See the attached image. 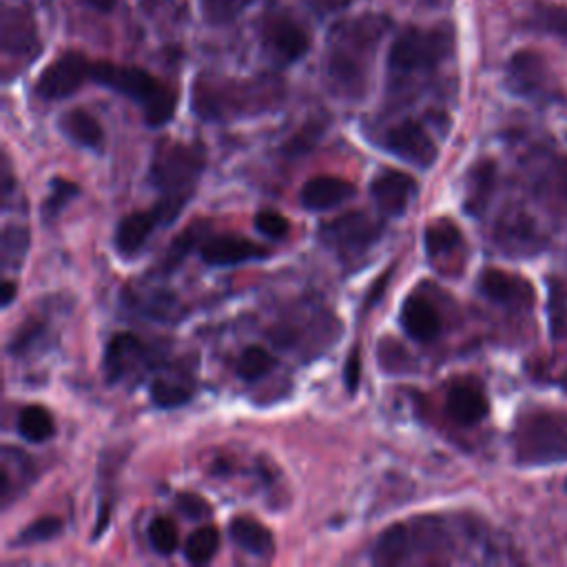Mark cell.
Instances as JSON below:
<instances>
[{
    "instance_id": "cell-15",
    "label": "cell",
    "mask_w": 567,
    "mask_h": 567,
    "mask_svg": "<svg viewBox=\"0 0 567 567\" xmlns=\"http://www.w3.org/2000/svg\"><path fill=\"white\" fill-rule=\"evenodd\" d=\"M354 193H357V186L346 177L315 175L301 186L299 202L308 210H328L348 202L350 197H354Z\"/></svg>"
},
{
    "instance_id": "cell-26",
    "label": "cell",
    "mask_w": 567,
    "mask_h": 567,
    "mask_svg": "<svg viewBox=\"0 0 567 567\" xmlns=\"http://www.w3.org/2000/svg\"><path fill=\"white\" fill-rule=\"evenodd\" d=\"M494 188V164L492 162H481L472 168L470 179H467V197H465V208L472 215H478Z\"/></svg>"
},
{
    "instance_id": "cell-21",
    "label": "cell",
    "mask_w": 567,
    "mask_h": 567,
    "mask_svg": "<svg viewBox=\"0 0 567 567\" xmlns=\"http://www.w3.org/2000/svg\"><path fill=\"white\" fill-rule=\"evenodd\" d=\"M230 538L237 547L244 551H250L255 556H270L272 554V534L268 527H264L259 520L250 516H235L228 525Z\"/></svg>"
},
{
    "instance_id": "cell-13",
    "label": "cell",
    "mask_w": 567,
    "mask_h": 567,
    "mask_svg": "<svg viewBox=\"0 0 567 567\" xmlns=\"http://www.w3.org/2000/svg\"><path fill=\"white\" fill-rule=\"evenodd\" d=\"M370 195L383 215H401L416 197V182L403 171L383 168L370 184Z\"/></svg>"
},
{
    "instance_id": "cell-31",
    "label": "cell",
    "mask_w": 567,
    "mask_h": 567,
    "mask_svg": "<svg viewBox=\"0 0 567 567\" xmlns=\"http://www.w3.org/2000/svg\"><path fill=\"white\" fill-rule=\"evenodd\" d=\"M202 237H204V228H202V224H199V221H195V224L186 226V228L182 230V235H177V237L171 241V246H168V250H166V257H164L162 266H164L166 270H168V268H173V266H177V264L188 255V250H190V248H195V244H197V241H202Z\"/></svg>"
},
{
    "instance_id": "cell-18",
    "label": "cell",
    "mask_w": 567,
    "mask_h": 567,
    "mask_svg": "<svg viewBox=\"0 0 567 567\" xmlns=\"http://www.w3.org/2000/svg\"><path fill=\"white\" fill-rule=\"evenodd\" d=\"M401 326L416 341H432L441 330L436 308L423 297H408L401 308Z\"/></svg>"
},
{
    "instance_id": "cell-9",
    "label": "cell",
    "mask_w": 567,
    "mask_h": 567,
    "mask_svg": "<svg viewBox=\"0 0 567 567\" xmlns=\"http://www.w3.org/2000/svg\"><path fill=\"white\" fill-rule=\"evenodd\" d=\"M91 64L93 62L80 51H64L42 69L35 82V93L42 100H64L73 95L86 80H91Z\"/></svg>"
},
{
    "instance_id": "cell-17",
    "label": "cell",
    "mask_w": 567,
    "mask_h": 567,
    "mask_svg": "<svg viewBox=\"0 0 567 567\" xmlns=\"http://www.w3.org/2000/svg\"><path fill=\"white\" fill-rule=\"evenodd\" d=\"M144 357V343L131 332H117L111 337L104 350V374L109 381L122 379Z\"/></svg>"
},
{
    "instance_id": "cell-42",
    "label": "cell",
    "mask_w": 567,
    "mask_h": 567,
    "mask_svg": "<svg viewBox=\"0 0 567 567\" xmlns=\"http://www.w3.org/2000/svg\"><path fill=\"white\" fill-rule=\"evenodd\" d=\"M359 368H361L359 352L352 350L348 357V363H346V385L350 388V392H354L359 385Z\"/></svg>"
},
{
    "instance_id": "cell-34",
    "label": "cell",
    "mask_w": 567,
    "mask_h": 567,
    "mask_svg": "<svg viewBox=\"0 0 567 567\" xmlns=\"http://www.w3.org/2000/svg\"><path fill=\"white\" fill-rule=\"evenodd\" d=\"M148 540H151L155 551L173 554L177 549V540H179L175 523L171 518H166V516L153 518L151 525H148Z\"/></svg>"
},
{
    "instance_id": "cell-33",
    "label": "cell",
    "mask_w": 567,
    "mask_h": 567,
    "mask_svg": "<svg viewBox=\"0 0 567 567\" xmlns=\"http://www.w3.org/2000/svg\"><path fill=\"white\" fill-rule=\"evenodd\" d=\"M62 532V520L53 514L40 516L33 523H29L16 538V545H35L55 538Z\"/></svg>"
},
{
    "instance_id": "cell-27",
    "label": "cell",
    "mask_w": 567,
    "mask_h": 567,
    "mask_svg": "<svg viewBox=\"0 0 567 567\" xmlns=\"http://www.w3.org/2000/svg\"><path fill=\"white\" fill-rule=\"evenodd\" d=\"M219 549V532L215 525H204L199 529H195L184 545V556L188 558V563L195 565H204L208 563Z\"/></svg>"
},
{
    "instance_id": "cell-4",
    "label": "cell",
    "mask_w": 567,
    "mask_h": 567,
    "mask_svg": "<svg viewBox=\"0 0 567 567\" xmlns=\"http://www.w3.org/2000/svg\"><path fill=\"white\" fill-rule=\"evenodd\" d=\"M452 31L447 27H408L403 29L388 53V71L392 80L405 82L410 78L434 71L452 51Z\"/></svg>"
},
{
    "instance_id": "cell-30",
    "label": "cell",
    "mask_w": 567,
    "mask_h": 567,
    "mask_svg": "<svg viewBox=\"0 0 567 567\" xmlns=\"http://www.w3.org/2000/svg\"><path fill=\"white\" fill-rule=\"evenodd\" d=\"M532 24L538 31L556 35L567 42V7L563 4H538L532 16Z\"/></svg>"
},
{
    "instance_id": "cell-23",
    "label": "cell",
    "mask_w": 567,
    "mask_h": 567,
    "mask_svg": "<svg viewBox=\"0 0 567 567\" xmlns=\"http://www.w3.org/2000/svg\"><path fill=\"white\" fill-rule=\"evenodd\" d=\"M481 292L496 303H518L529 295V288L523 279L503 272V270H485L478 279Z\"/></svg>"
},
{
    "instance_id": "cell-10",
    "label": "cell",
    "mask_w": 567,
    "mask_h": 567,
    "mask_svg": "<svg viewBox=\"0 0 567 567\" xmlns=\"http://www.w3.org/2000/svg\"><path fill=\"white\" fill-rule=\"evenodd\" d=\"M507 86L514 93L523 97H534V100H545L556 95L549 69L536 51H518L509 58Z\"/></svg>"
},
{
    "instance_id": "cell-5",
    "label": "cell",
    "mask_w": 567,
    "mask_h": 567,
    "mask_svg": "<svg viewBox=\"0 0 567 567\" xmlns=\"http://www.w3.org/2000/svg\"><path fill=\"white\" fill-rule=\"evenodd\" d=\"M514 454L523 465L567 461V416L551 410L525 414L514 430Z\"/></svg>"
},
{
    "instance_id": "cell-16",
    "label": "cell",
    "mask_w": 567,
    "mask_h": 567,
    "mask_svg": "<svg viewBox=\"0 0 567 567\" xmlns=\"http://www.w3.org/2000/svg\"><path fill=\"white\" fill-rule=\"evenodd\" d=\"M445 410L454 423L474 425L487 416L489 405H487L483 390L478 385L465 381V383H456L450 388V392L445 396Z\"/></svg>"
},
{
    "instance_id": "cell-40",
    "label": "cell",
    "mask_w": 567,
    "mask_h": 567,
    "mask_svg": "<svg viewBox=\"0 0 567 567\" xmlns=\"http://www.w3.org/2000/svg\"><path fill=\"white\" fill-rule=\"evenodd\" d=\"M301 4L317 16H330L350 7L352 0H301Z\"/></svg>"
},
{
    "instance_id": "cell-41",
    "label": "cell",
    "mask_w": 567,
    "mask_h": 567,
    "mask_svg": "<svg viewBox=\"0 0 567 567\" xmlns=\"http://www.w3.org/2000/svg\"><path fill=\"white\" fill-rule=\"evenodd\" d=\"M317 126H315V122H310V124H306L290 142H288V151H295V153H299V151H308L312 144H315V140H317Z\"/></svg>"
},
{
    "instance_id": "cell-12",
    "label": "cell",
    "mask_w": 567,
    "mask_h": 567,
    "mask_svg": "<svg viewBox=\"0 0 567 567\" xmlns=\"http://www.w3.org/2000/svg\"><path fill=\"white\" fill-rule=\"evenodd\" d=\"M385 148L392 155H396L414 166H421V168L432 166L439 155L436 144L432 142L427 131L416 120H403V122L394 124L385 133Z\"/></svg>"
},
{
    "instance_id": "cell-1",
    "label": "cell",
    "mask_w": 567,
    "mask_h": 567,
    "mask_svg": "<svg viewBox=\"0 0 567 567\" xmlns=\"http://www.w3.org/2000/svg\"><path fill=\"white\" fill-rule=\"evenodd\" d=\"M388 31V18L363 13L339 22L328 38L326 80L334 95L359 100L368 89L374 51Z\"/></svg>"
},
{
    "instance_id": "cell-37",
    "label": "cell",
    "mask_w": 567,
    "mask_h": 567,
    "mask_svg": "<svg viewBox=\"0 0 567 567\" xmlns=\"http://www.w3.org/2000/svg\"><path fill=\"white\" fill-rule=\"evenodd\" d=\"M255 228L270 239H284L290 230V221L281 213L272 208H264L255 215Z\"/></svg>"
},
{
    "instance_id": "cell-2",
    "label": "cell",
    "mask_w": 567,
    "mask_h": 567,
    "mask_svg": "<svg viewBox=\"0 0 567 567\" xmlns=\"http://www.w3.org/2000/svg\"><path fill=\"white\" fill-rule=\"evenodd\" d=\"M286 95L277 78H199L193 84V111L204 120H233L277 109Z\"/></svg>"
},
{
    "instance_id": "cell-35",
    "label": "cell",
    "mask_w": 567,
    "mask_h": 567,
    "mask_svg": "<svg viewBox=\"0 0 567 567\" xmlns=\"http://www.w3.org/2000/svg\"><path fill=\"white\" fill-rule=\"evenodd\" d=\"M29 246L27 228L22 226H7L2 233V266L13 268L11 264H20Z\"/></svg>"
},
{
    "instance_id": "cell-19",
    "label": "cell",
    "mask_w": 567,
    "mask_h": 567,
    "mask_svg": "<svg viewBox=\"0 0 567 567\" xmlns=\"http://www.w3.org/2000/svg\"><path fill=\"white\" fill-rule=\"evenodd\" d=\"M60 131L84 148H100L104 144V131L100 122L84 109H69L58 120Z\"/></svg>"
},
{
    "instance_id": "cell-36",
    "label": "cell",
    "mask_w": 567,
    "mask_h": 567,
    "mask_svg": "<svg viewBox=\"0 0 567 567\" xmlns=\"http://www.w3.org/2000/svg\"><path fill=\"white\" fill-rule=\"evenodd\" d=\"M78 195V186L69 179H62V177H53L51 179V193L42 206L44 210V217H58L60 210Z\"/></svg>"
},
{
    "instance_id": "cell-46",
    "label": "cell",
    "mask_w": 567,
    "mask_h": 567,
    "mask_svg": "<svg viewBox=\"0 0 567 567\" xmlns=\"http://www.w3.org/2000/svg\"><path fill=\"white\" fill-rule=\"evenodd\" d=\"M416 2H421V4H427V7H439V4H443L445 0H416Z\"/></svg>"
},
{
    "instance_id": "cell-29",
    "label": "cell",
    "mask_w": 567,
    "mask_h": 567,
    "mask_svg": "<svg viewBox=\"0 0 567 567\" xmlns=\"http://www.w3.org/2000/svg\"><path fill=\"white\" fill-rule=\"evenodd\" d=\"M252 2L255 0H199V13L208 24L221 27L239 18Z\"/></svg>"
},
{
    "instance_id": "cell-28",
    "label": "cell",
    "mask_w": 567,
    "mask_h": 567,
    "mask_svg": "<svg viewBox=\"0 0 567 567\" xmlns=\"http://www.w3.org/2000/svg\"><path fill=\"white\" fill-rule=\"evenodd\" d=\"M275 357L266 350V348H261V346H248L241 354H239V359H237V363H235V370H237V374L244 379V381H257V379H261L264 374H268L272 368H275Z\"/></svg>"
},
{
    "instance_id": "cell-22",
    "label": "cell",
    "mask_w": 567,
    "mask_h": 567,
    "mask_svg": "<svg viewBox=\"0 0 567 567\" xmlns=\"http://www.w3.org/2000/svg\"><path fill=\"white\" fill-rule=\"evenodd\" d=\"M425 241V252L430 257V261L441 264L447 261L452 255H456L463 246V237L461 230L454 221L450 219H436L425 228L423 235Z\"/></svg>"
},
{
    "instance_id": "cell-45",
    "label": "cell",
    "mask_w": 567,
    "mask_h": 567,
    "mask_svg": "<svg viewBox=\"0 0 567 567\" xmlns=\"http://www.w3.org/2000/svg\"><path fill=\"white\" fill-rule=\"evenodd\" d=\"M9 186H11V173H9V162L4 157L2 159V197H9Z\"/></svg>"
},
{
    "instance_id": "cell-7",
    "label": "cell",
    "mask_w": 567,
    "mask_h": 567,
    "mask_svg": "<svg viewBox=\"0 0 567 567\" xmlns=\"http://www.w3.org/2000/svg\"><path fill=\"white\" fill-rule=\"evenodd\" d=\"M381 221L370 213L350 210L326 221L319 228V237L326 246L337 250V255L359 257L381 237Z\"/></svg>"
},
{
    "instance_id": "cell-24",
    "label": "cell",
    "mask_w": 567,
    "mask_h": 567,
    "mask_svg": "<svg viewBox=\"0 0 567 567\" xmlns=\"http://www.w3.org/2000/svg\"><path fill=\"white\" fill-rule=\"evenodd\" d=\"M18 432L24 441L42 443V441L51 439L55 432L53 416L42 405H27L18 414Z\"/></svg>"
},
{
    "instance_id": "cell-44",
    "label": "cell",
    "mask_w": 567,
    "mask_h": 567,
    "mask_svg": "<svg viewBox=\"0 0 567 567\" xmlns=\"http://www.w3.org/2000/svg\"><path fill=\"white\" fill-rule=\"evenodd\" d=\"M89 7H93L95 11H102V13H106V11H111L115 4H117V0H84Z\"/></svg>"
},
{
    "instance_id": "cell-39",
    "label": "cell",
    "mask_w": 567,
    "mask_h": 567,
    "mask_svg": "<svg viewBox=\"0 0 567 567\" xmlns=\"http://www.w3.org/2000/svg\"><path fill=\"white\" fill-rule=\"evenodd\" d=\"M175 505L188 518H204L210 514V505L199 494H179L175 498Z\"/></svg>"
},
{
    "instance_id": "cell-11",
    "label": "cell",
    "mask_w": 567,
    "mask_h": 567,
    "mask_svg": "<svg viewBox=\"0 0 567 567\" xmlns=\"http://www.w3.org/2000/svg\"><path fill=\"white\" fill-rule=\"evenodd\" d=\"M0 44H2L4 58L18 60L22 64L31 62L38 55L40 40H38L35 20L31 18L29 11L18 7H7L2 11Z\"/></svg>"
},
{
    "instance_id": "cell-43",
    "label": "cell",
    "mask_w": 567,
    "mask_h": 567,
    "mask_svg": "<svg viewBox=\"0 0 567 567\" xmlns=\"http://www.w3.org/2000/svg\"><path fill=\"white\" fill-rule=\"evenodd\" d=\"M13 295H16V284L13 281H2V295H0V301L2 306H9L13 301Z\"/></svg>"
},
{
    "instance_id": "cell-6",
    "label": "cell",
    "mask_w": 567,
    "mask_h": 567,
    "mask_svg": "<svg viewBox=\"0 0 567 567\" xmlns=\"http://www.w3.org/2000/svg\"><path fill=\"white\" fill-rule=\"evenodd\" d=\"M204 168V151L197 144L162 142L151 162V182L159 193L190 195Z\"/></svg>"
},
{
    "instance_id": "cell-20",
    "label": "cell",
    "mask_w": 567,
    "mask_h": 567,
    "mask_svg": "<svg viewBox=\"0 0 567 567\" xmlns=\"http://www.w3.org/2000/svg\"><path fill=\"white\" fill-rule=\"evenodd\" d=\"M157 226V219L153 210H135L126 215L115 230V246L122 255H133L137 252L146 239L151 237L153 228Z\"/></svg>"
},
{
    "instance_id": "cell-8",
    "label": "cell",
    "mask_w": 567,
    "mask_h": 567,
    "mask_svg": "<svg viewBox=\"0 0 567 567\" xmlns=\"http://www.w3.org/2000/svg\"><path fill=\"white\" fill-rule=\"evenodd\" d=\"M261 44L277 64H292L310 49L308 31L286 11H272L261 22Z\"/></svg>"
},
{
    "instance_id": "cell-38",
    "label": "cell",
    "mask_w": 567,
    "mask_h": 567,
    "mask_svg": "<svg viewBox=\"0 0 567 567\" xmlns=\"http://www.w3.org/2000/svg\"><path fill=\"white\" fill-rule=\"evenodd\" d=\"M42 323L40 321H27L16 334H13V339H11V343H9V352L13 354V357H22L40 337H42Z\"/></svg>"
},
{
    "instance_id": "cell-14",
    "label": "cell",
    "mask_w": 567,
    "mask_h": 567,
    "mask_svg": "<svg viewBox=\"0 0 567 567\" xmlns=\"http://www.w3.org/2000/svg\"><path fill=\"white\" fill-rule=\"evenodd\" d=\"M199 255L210 266H235V264L268 257V248L246 237L219 235V237L204 239L199 246Z\"/></svg>"
},
{
    "instance_id": "cell-25",
    "label": "cell",
    "mask_w": 567,
    "mask_h": 567,
    "mask_svg": "<svg viewBox=\"0 0 567 567\" xmlns=\"http://www.w3.org/2000/svg\"><path fill=\"white\" fill-rule=\"evenodd\" d=\"M374 560L379 565H399L408 560V529L405 523H396L388 527L377 545H374Z\"/></svg>"
},
{
    "instance_id": "cell-32",
    "label": "cell",
    "mask_w": 567,
    "mask_h": 567,
    "mask_svg": "<svg viewBox=\"0 0 567 567\" xmlns=\"http://www.w3.org/2000/svg\"><path fill=\"white\" fill-rule=\"evenodd\" d=\"M151 401L157 405V408H164V410H171V408H177L182 403H186L190 399V390L175 383V381H168V379H155L151 383Z\"/></svg>"
},
{
    "instance_id": "cell-3",
    "label": "cell",
    "mask_w": 567,
    "mask_h": 567,
    "mask_svg": "<svg viewBox=\"0 0 567 567\" xmlns=\"http://www.w3.org/2000/svg\"><path fill=\"white\" fill-rule=\"evenodd\" d=\"M91 80L137 102L142 106V113L148 126H162L175 113V106H177L175 91L140 66H126V64L100 60L91 64Z\"/></svg>"
}]
</instances>
